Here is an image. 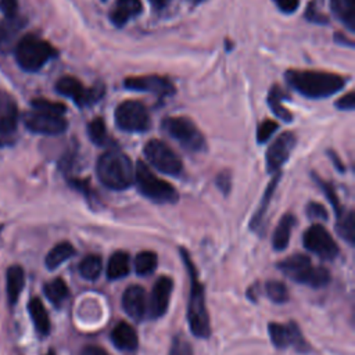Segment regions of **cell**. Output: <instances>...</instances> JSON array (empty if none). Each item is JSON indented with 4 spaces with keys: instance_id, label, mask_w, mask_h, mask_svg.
<instances>
[{
    "instance_id": "1",
    "label": "cell",
    "mask_w": 355,
    "mask_h": 355,
    "mask_svg": "<svg viewBox=\"0 0 355 355\" xmlns=\"http://www.w3.org/2000/svg\"><path fill=\"white\" fill-rule=\"evenodd\" d=\"M284 78L295 92L309 98L330 97L345 86V78L326 71L288 69Z\"/></svg>"
},
{
    "instance_id": "2",
    "label": "cell",
    "mask_w": 355,
    "mask_h": 355,
    "mask_svg": "<svg viewBox=\"0 0 355 355\" xmlns=\"http://www.w3.org/2000/svg\"><path fill=\"white\" fill-rule=\"evenodd\" d=\"M98 180L110 190H126L135 183V168L130 158L119 150L104 151L97 162Z\"/></svg>"
},
{
    "instance_id": "3",
    "label": "cell",
    "mask_w": 355,
    "mask_h": 355,
    "mask_svg": "<svg viewBox=\"0 0 355 355\" xmlns=\"http://www.w3.org/2000/svg\"><path fill=\"white\" fill-rule=\"evenodd\" d=\"M180 254L183 258V262L187 268L189 276H190V294H189V302H187V320L191 333L196 337L207 338L211 334V326H209V315L207 312L205 306V295H204V287L198 279L197 270L194 268V263L191 258L189 257L187 251L180 248Z\"/></svg>"
},
{
    "instance_id": "4",
    "label": "cell",
    "mask_w": 355,
    "mask_h": 355,
    "mask_svg": "<svg viewBox=\"0 0 355 355\" xmlns=\"http://www.w3.org/2000/svg\"><path fill=\"white\" fill-rule=\"evenodd\" d=\"M277 266L294 282L313 288L324 287L330 282V272L323 266H313L311 259L302 254H294L279 262Z\"/></svg>"
},
{
    "instance_id": "5",
    "label": "cell",
    "mask_w": 355,
    "mask_h": 355,
    "mask_svg": "<svg viewBox=\"0 0 355 355\" xmlns=\"http://www.w3.org/2000/svg\"><path fill=\"white\" fill-rule=\"evenodd\" d=\"M135 184L141 196L157 204H173L179 200L176 189L166 180L154 175L150 168L139 161L135 168Z\"/></svg>"
},
{
    "instance_id": "6",
    "label": "cell",
    "mask_w": 355,
    "mask_h": 355,
    "mask_svg": "<svg viewBox=\"0 0 355 355\" xmlns=\"http://www.w3.org/2000/svg\"><path fill=\"white\" fill-rule=\"evenodd\" d=\"M55 53V49L50 43L35 35H26L15 44L17 62L28 72H36L43 68Z\"/></svg>"
},
{
    "instance_id": "7",
    "label": "cell",
    "mask_w": 355,
    "mask_h": 355,
    "mask_svg": "<svg viewBox=\"0 0 355 355\" xmlns=\"http://www.w3.org/2000/svg\"><path fill=\"white\" fill-rule=\"evenodd\" d=\"M162 130L175 139L184 150L200 153L205 150V137L196 123L187 116H166L161 123Z\"/></svg>"
},
{
    "instance_id": "8",
    "label": "cell",
    "mask_w": 355,
    "mask_h": 355,
    "mask_svg": "<svg viewBox=\"0 0 355 355\" xmlns=\"http://www.w3.org/2000/svg\"><path fill=\"white\" fill-rule=\"evenodd\" d=\"M116 126L128 133H143L150 129V114L140 101L126 100L115 108Z\"/></svg>"
},
{
    "instance_id": "9",
    "label": "cell",
    "mask_w": 355,
    "mask_h": 355,
    "mask_svg": "<svg viewBox=\"0 0 355 355\" xmlns=\"http://www.w3.org/2000/svg\"><path fill=\"white\" fill-rule=\"evenodd\" d=\"M146 159L159 172L171 176H178L182 173L183 164L179 155L164 141L158 139H151L146 143L143 148Z\"/></svg>"
},
{
    "instance_id": "10",
    "label": "cell",
    "mask_w": 355,
    "mask_h": 355,
    "mask_svg": "<svg viewBox=\"0 0 355 355\" xmlns=\"http://www.w3.org/2000/svg\"><path fill=\"white\" fill-rule=\"evenodd\" d=\"M55 90L71 98L78 107H87L97 103L104 94V86L97 85L94 87H85L80 80L73 76H62L55 83Z\"/></svg>"
},
{
    "instance_id": "11",
    "label": "cell",
    "mask_w": 355,
    "mask_h": 355,
    "mask_svg": "<svg viewBox=\"0 0 355 355\" xmlns=\"http://www.w3.org/2000/svg\"><path fill=\"white\" fill-rule=\"evenodd\" d=\"M304 247L324 261H333L338 254V245L329 230L320 223L311 225L302 237Z\"/></svg>"
},
{
    "instance_id": "12",
    "label": "cell",
    "mask_w": 355,
    "mask_h": 355,
    "mask_svg": "<svg viewBox=\"0 0 355 355\" xmlns=\"http://www.w3.org/2000/svg\"><path fill=\"white\" fill-rule=\"evenodd\" d=\"M24 123L31 132L39 133V135H47V136L60 135L65 132L68 126L64 115L47 112V111H39V110H32L31 112L25 114Z\"/></svg>"
},
{
    "instance_id": "13",
    "label": "cell",
    "mask_w": 355,
    "mask_h": 355,
    "mask_svg": "<svg viewBox=\"0 0 355 355\" xmlns=\"http://www.w3.org/2000/svg\"><path fill=\"white\" fill-rule=\"evenodd\" d=\"M297 144V136L293 132H284L279 135L275 141L269 146L265 159L268 172H279V169L290 158Z\"/></svg>"
},
{
    "instance_id": "14",
    "label": "cell",
    "mask_w": 355,
    "mask_h": 355,
    "mask_svg": "<svg viewBox=\"0 0 355 355\" xmlns=\"http://www.w3.org/2000/svg\"><path fill=\"white\" fill-rule=\"evenodd\" d=\"M123 86L133 92H146L158 97H166L175 93L172 82L159 75H144L130 76L123 80Z\"/></svg>"
},
{
    "instance_id": "15",
    "label": "cell",
    "mask_w": 355,
    "mask_h": 355,
    "mask_svg": "<svg viewBox=\"0 0 355 355\" xmlns=\"http://www.w3.org/2000/svg\"><path fill=\"white\" fill-rule=\"evenodd\" d=\"M270 340L277 348H286V347H294L300 352H305L309 349L308 344L305 343L301 330L295 323L288 324H280V323H269L268 326Z\"/></svg>"
},
{
    "instance_id": "16",
    "label": "cell",
    "mask_w": 355,
    "mask_h": 355,
    "mask_svg": "<svg viewBox=\"0 0 355 355\" xmlns=\"http://www.w3.org/2000/svg\"><path fill=\"white\" fill-rule=\"evenodd\" d=\"M173 288V280L169 276H159L153 286L150 300L147 302V312L151 319H158L165 315Z\"/></svg>"
},
{
    "instance_id": "17",
    "label": "cell",
    "mask_w": 355,
    "mask_h": 355,
    "mask_svg": "<svg viewBox=\"0 0 355 355\" xmlns=\"http://www.w3.org/2000/svg\"><path fill=\"white\" fill-rule=\"evenodd\" d=\"M122 306L130 319L140 322L147 312L146 290L139 284L129 286L122 294Z\"/></svg>"
},
{
    "instance_id": "18",
    "label": "cell",
    "mask_w": 355,
    "mask_h": 355,
    "mask_svg": "<svg viewBox=\"0 0 355 355\" xmlns=\"http://www.w3.org/2000/svg\"><path fill=\"white\" fill-rule=\"evenodd\" d=\"M18 123V107L14 98L0 92V133L7 136L15 132Z\"/></svg>"
},
{
    "instance_id": "19",
    "label": "cell",
    "mask_w": 355,
    "mask_h": 355,
    "mask_svg": "<svg viewBox=\"0 0 355 355\" xmlns=\"http://www.w3.org/2000/svg\"><path fill=\"white\" fill-rule=\"evenodd\" d=\"M143 11V4L140 0H116L112 11L110 12L111 22L122 28L126 22L135 17H137Z\"/></svg>"
},
{
    "instance_id": "20",
    "label": "cell",
    "mask_w": 355,
    "mask_h": 355,
    "mask_svg": "<svg viewBox=\"0 0 355 355\" xmlns=\"http://www.w3.org/2000/svg\"><path fill=\"white\" fill-rule=\"evenodd\" d=\"M111 340L118 349L135 351L139 344L136 330L126 322H119L111 333Z\"/></svg>"
},
{
    "instance_id": "21",
    "label": "cell",
    "mask_w": 355,
    "mask_h": 355,
    "mask_svg": "<svg viewBox=\"0 0 355 355\" xmlns=\"http://www.w3.org/2000/svg\"><path fill=\"white\" fill-rule=\"evenodd\" d=\"M294 226H295V216L293 214H284L279 220L272 237V244L276 251H283L288 245Z\"/></svg>"
},
{
    "instance_id": "22",
    "label": "cell",
    "mask_w": 355,
    "mask_h": 355,
    "mask_svg": "<svg viewBox=\"0 0 355 355\" xmlns=\"http://www.w3.org/2000/svg\"><path fill=\"white\" fill-rule=\"evenodd\" d=\"M28 311H29V315L35 324L36 331L42 336H47L50 331V318L47 315V311L43 305V302L37 297L32 298L28 304Z\"/></svg>"
},
{
    "instance_id": "23",
    "label": "cell",
    "mask_w": 355,
    "mask_h": 355,
    "mask_svg": "<svg viewBox=\"0 0 355 355\" xmlns=\"http://www.w3.org/2000/svg\"><path fill=\"white\" fill-rule=\"evenodd\" d=\"M130 270V262H129V254L125 251H115L107 265V277L110 280H118L125 277Z\"/></svg>"
},
{
    "instance_id": "24",
    "label": "cell",
    "mask_w": 355,
    "mask_h": 355,
    "mask_svg": "<svg viewBox=\"0 0 355 355\" xmlns=\"http://www.w3.org/2000/svg\"><path fill=\"white\" fill-rule=\"evenodd\" d=\"M7 297L10 304H15L18 301V297L24 288L25 283V275L21 266L14 265L10 266L7 270Z\"/></svg>"
},
{
    "instance_id": "25",
    "label": "cell",
    "mask_w": 355,
    "mask_h": 355,
    "mask_svg": "<svg viewBox=\"0 0 355 355\" xmlns=\"http://www.w3.org/2000/svg\"><path fill=\"white\" fill-rule=\"evenodd\" d=\"M284 98H288L286 92L277 85L272 86V89L269 90V96H268V104H269L272 112L277 118H280L286 122H291L293 121V114L287 108H284L283 104H282V100H284Z\"/></svg>"
},
{
    "instance_id": "26",
    "label": "cell",
    "mask_w": 355,
    "mask_h": 355,
    "mask_svg": "<svg viewBox=\"0 0 355 355\" xmlns=\"http://www.w3.org/2000/svg\"><path fill=\"white\" fill-rule=\"evenodd\" d=\"M73 254H75L73 245L69 241H61L55 244L46 255V261H44L46 266L53 270L58 268L61 263H64L67 259H69Z\"/></svg>"
},
{
    "instance_id": "27",
    "label": "cell",
    "mask_w": 355,
    "mask_h": 355,
    "mask_svg": "<svg viewBox=\"0 0 355 355\" xmlns=\"http://www.w3.org/2000/svg\"><path fill=\"white\" fill-rule=\"evenodd\" d=\"M331 10L337 18L349 29L355 31V4L354 0H330Z\"/></svg>"
},
{
    "instance_id": "28",
    "label": "cell",
    "mask_w": 355,
    "mask_h": 355,
    "mask_svg": "<svg viewBox=\"0 0 355 355\" xmlns=\"http://www.w3.org/2000/svg\"><path fill=\"white\" fill-rule=\"evenodd\" d=\"M43 291H44V295L47 297V300L57 306L61 305L69 294L68 286L61 277H57V279L46 283Z\"/></svg>"
},
{
    "instance_id": "29",
    "label": "cell",
    "mask_w": 355,
    "mask_h": 355,
    "mask_svg": "<svg viewBox=\"0 0 355 355\" xmlns=\"http://www.w3.org/2000/svg\"><path fill=\"white\" fill-rule=\"evenodd\" d=\"M103 269L101 257L97 254L86 255L79 263V273L86 280H96Z\"/></svg>"
},
{
    "instance_id": "30",
    "label": "cell",
    "mask_w": 355,
    "mask_h": 355,
    "mask_svg": "<svg viewBox=\"0 0 355 355\" xmlns=\"http://www.w3.org/2000/svg\"><path fill=\"white\" fill-rule=\"evenodd\" d=\"M19 31V24L15 17H7L6 21L0 24V50L7 51L14 42L17 32Z\"/></svg>"
},
{
    "instance_id": "31",
    "label": "cell",
    "mask_w": 355,
    "mask_h": 355,
    "mask_svg": "<svg viewBox=\"0 0 355 355\" xmlns=\"http://www.w3.org/2000/svg\"><path fill=\"white\" fill-rule=\"evenodd\" d=\"M337 232L348 244L352 245L355 243V214H354V211L349 209L347 212H343L338 216Z\"/></svg>"
},
{
    "instance_id": "32",
    "label": "cell",
    "mask_w": 355,
    "mask_h": 355,
    "mask_svg": "<svg viewBox=\"0 0 355 355\" xmlns=\"http://www.w3.org/2000/svg\"><path fill=\"white\" fill-rule=\"evenodd\" d=\"M158 263L157 254L153 251H140L135 257V270L140 276L151 275Z\"/></svg>"
},
{
    "instance_id": "33",
    "label": "cell",
    "mask_w": 355,
    "mask_h": 355,
    "mask_svg": "<svg viewBox=\"0 0 355 355\" xmlns=\"http://www.w3.org/2000/svg\"><path fill=\"white\" fill-rule=\"evenodd\" d=\"M87 135L96 146H105L107 143H110L105 122L101 116H97L89 122Z\"/></svg>"
},
{
    "instance_id": "34",
    "label": "cell",
    "mask_w": 355,
    "mask_h": 355,
    "mask_svg": "<svg viewBox=\"0 0 355 355\" xmlns=\"http://www.w3.org/2000/svg\"><path fill=\"white\" fill-rule=\"evenodd\" d=\"M279 178H280V173H277V175L270 180V183H269V186H268V189H266V191H265V196H263V198H262V201H261V205H259V208L257 209V212L254 214V216H252V219H251V229H257V227L259 226V223L262 222V218L265 216V212H266V209H268L269 201H270L272 194H273V191H275V189H276V184H277V182H279Z\"/></svg>"
},
{
    "instance_id": "35",
    "label": "cell",
    "mask_w": 355,
    "mask_h": 355,
    "mask_svg": "<svg viewBox=\"0 0 355 355\" xmlns=\"http://www.w3.org/2000/svg\"><path fill=\"white\" fill-rule=\"evenodd\" d=\"M265 290L268 297L270 298V301L276 302V304H283L288 300V291L284 283L279 282V280H269L265 284Z\"/></svg>"
},
{
    "instance_id": "36",
    "label": "cell",
    "mask_w": 355,
    "mask_h": 355,
    "mask_svg": "<svg viewBox=\"0 0 355 355\" xmlns=\"http://www.w3.org/2000/svg\"><path fill=\"white\" fill-rule=\"evenodd\" d=\"M277 130V122L273 121V119H265L263 122H261L258 125V129H257V141L259 144H263L266 143L272 136L273 133Z\"/></svg>"
},
{
    "instance_id": "37",
    "label": "cell",
    "mask_w": 355,
    "mask_h": 355,
    "mask_svg": "<svg viewBox=\"0 0 355 355\" xmlns=\"http://www.w3.org/2000/svg\"><path fill=\"white\" fill-rule=\"evenodd\" d=\"M32 108L33 110H39V111H47V112H54V114H60L64 115V112L67 111L65 105L61 103H54L46 98H36L32 101Z\"/></svg>"
},
{
    "instance_id": "38",
    "label": "cell",
    "mask_w": 355,
    "mask_h": 355,
    "mask_svg": "<svg viewBox=\"0 0 355 355\" xmlns=\"http://www.w3.org/2000/svg\"><path fill=\"white\" fill-rule=\"evenodd\" d=\"M313 178H315V180L318 182L319 187L324 191V194H326V197L329 198V201L331 202V205H333V208H334V211H336L337 216H340L344 211H343V209H341V207H340V201H338V197H337V194H336V191H334L333 186H331L330 183H327V182L322 180V179H320V178H318V176H313Z\"/></svg>"
},
{
    "instance_id": "39",
    "label": "cell",
    "mask_w": 355,
    "mask_h": 355,
    "mask_svg": "<svg viewBox=\"0 0 355 355\" xmlns=\"http://www.w3.org/2000/svg\"><path fill=\"white\" fill-rule=\"evenodd\" d=\"M169 355H193V348L182 334H176L173 337Z\"/></svg>"
},
{
    "instance_id": "40",
    "label": "cell",
    "mask_w": 355,
    "mask_h": 355,
    "mask_svg": "<svg viewBox=\"0 0 355 355\" xmlns=\"http://www.w3.org/2000/svg\"><path fill=\"white\" fill-rule=\"evenodd\" d=\"M306 215L311 219H319V220H326L327 219V211L320 202H309L306 205Z\"/></svg>"
},
{
    "instance_id": "41",
    "label": "cell",
    "mask_w": 355,
    "mask_h": 355,
    "mask_svg": "<svg viewBox=\"0 0 355 355\" xmlns=\"http://www.w3.org/2000/svg\"><path fill=\"white\" fill-rule=\"evenodd\" d=\"M338 110H344V111H352L355 108V93L354 92H348L347 94H344L343 97H340L336 103Z\"/></svg>"
},
{
    "instance_id": "42",
    "label": "cell",
    "mask_w": 355,
    "mask_h": 355,
    "mask_svg": "<svg viewBox=\"0 0 355 355\" xmlns=\"http://www.w3.org/2000/svg\"><path fill=\"white\" fill-rule=\"evenodd\" d=\"M216 186L218 189L223 193V194H227L230 191V187H232V175L229 171H223L218 175L216 178Z\"/></svg>"
},
{
    "instance_id": "43",
    "label": "cell",
    "mask_w": 355,
    "mask_h": 355,
    "mask_svg": "<svg viewBox=\"0 0 355 355\" xmlns=\"http://www.w3.org/2000/svg\"><path fill=\"white\" fill-rule=\"evenodd\" d=\"M273 3L284 14H293L300 6V0H273Z\"/></svg>"
},
{
    "instance_id": "44",
    "label": "cell",
    "mask_w": 355,
    "mask_h": 355,
    "mask_svg": "<svg viewBox=\"0 0 355 355\" xmlns=\"http://www.w3.org/2000/svg\"><path fill=\"white\" fill-rule=\"evenodd\" d=\"M18 0H0V10L6 17H15Z\"/></svg>"
},
{
    "instance_id": "45",
    "label": "cell",
    "mask_w": 355,
    "mask_h": 355,
    "mask_svg": "<svg viewBox=\"0 0 355 355\" xmlns=\"http://www.w3.org/2000/svg\"><path fill=\"white\" fill-rule=\"evenodd\" d=\"M305 15H306V18H308L309 21H312V22H316V24H327V18H326L323 14L315 11V8H313L312 4H309V7H308Z\"/></svg>"
},
{
    "instance_id": "46",
    "label": "cell",
    "mask_w": 355,
    "mask_h": 355,
    "mask_svg": "<svg viewBox=\"0 0 355 355\" xmlns=\"http://www.w3.org/2000/svg\"><path fill=\"white\" fill-rule=\"evenodd\" d=\"M79 355H110V354L98 345H86L85 348H82Z\"/></svg>"
},
{
    "instance_id": "47",
    "label": "cell",
    "mask_w": 355,
    "mask_h": 355,
    "mask_svg": "<svg viewBox=\"0 0 355 355\" xmlns=\"http://www.w3.org/2000/svg\"><path fill=\"white\" fill-rule=\"evenodd\" d=\"M151 1V4L154 6V7H157V8H162L164 6H166V3H168V0H150Z\"/></svg>"
},
{
    "instance_id": "48",
    "label": "cell",
    "mask_w": 355,
    "mask_h": 355,
    "mask_svg": "<svg viewBox=\"0 0 355 355\" xmlns=\"http://www.w3.org/2000/svg\"><path fill=\"white\" fill-rule=\"evenodd\" d=\"M202 1H205V0H194V3H196V4H198V3H202Z\"/></svg>"
},
{
    "instance_id": "49",
    "label": "cell",
    "mask_w": 355,
    "mask_h": 355,
    "mask_svg": "<svg viewBox=\"0 0 355 355\" xmlns=\"http://www.w3.org/2000/svg\"><path fill=\"white\" fill-rule=\"evenodd\" d=\"M46 355H55V354H54V352H53V351H50V352H47V354H46Z\"/></svg>"
},
{
    "instance_id": "50",
    "label": "cell",
    "mask_w": 355,
    "mask_h": 355,
    "mask_svg": "<svg viewBox=\"0 0 355 355\" xmlns=\"http://www.w3.org/2000/svg\"><path fill=\"white\" fill-rule=\"evenodd\" d=\"M103 1H105V0H103Z\"/></svg>"
}]
</instances>
